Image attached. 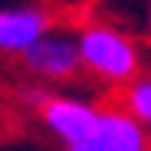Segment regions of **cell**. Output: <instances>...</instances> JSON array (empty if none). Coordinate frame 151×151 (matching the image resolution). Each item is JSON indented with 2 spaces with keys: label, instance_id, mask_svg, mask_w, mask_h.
Segmentation results:
<instances>
[{
  "label": "cell",
  "instance_id": "3",
  "mask_svg": "<svg viewBox=\"0 0 151 151\" xmlns=\"http://www.w3.org/2000/svg\"><path fill=\"white\" fill-rule=\"evenodd\" d=\"M43 125L63 148L69 151H89V141L95 135L99 109L82 99H46L40 105Z\"/></svg>",
  "mask_w": 151,
  "mask_h": 151
},
{
  "label": "cell",
  "instance_id": "7",
  "mask_svg": "<svg viewBox=\"0 0 151 151\" xmlns=\"http://www.w3.org/2000/svg\"><path fill=\"white\" fill-rule=\"evenodd\" d=\"M148 27H151V7H148Z\"/></svg>",
  "mask_w": 151,
  "mask_h": 151
},
{
  "label": "cell",
  "instance_id": "4",
  "mask_svg": "<svg viewBox=\"0 0 151 151\" xmlns=\"http://www.w3.org/2000/svg\"><path fill=\"white\" fill-rule=\"evenodd\" d=\"M148 148L151 135L135 115H128L125 109H99L89 151H148Z\"/></svg>",
  "mask_w": 151,
  "mask_h": 151
},
{
  "label": "cell",
  "instance_id": "1",
  "mask_svg": "<svg viewBox=\"0 0 151 151\" xmlns=\"http://www.w3.org/2000/svg\"><path fill=\"white\" fill-rule=\"evenodd\" d=\"M76 46H79V63L92 76H99L109 86H125L128 79L138 76L141 56L135 40L112 27V23H89L76 33Z\"/></svg>",
  "mask_w": 151,
  "mask_h": 151
},
{
  "label": "cell",
  "instance_id": "6",
  "mask_svg": "<svg viewBox=\"0 0 151 151\" xmlns=\"http://www.w3.org/2000/svg\"><path fill=\"white\" fill-rule=\"evenodd\" d=\"M122 109L128 115H135L145 128H151V79H128Z\"/></svg>",
  "mask_w": 151,
  "mask_h": 151
},
{
  "label": "cell",
  "instance_id": "5",
  "mask_svg": "<svg viewBox=\"0 0 151 151\" xmlns=\"http://www.w3.org/2000/svg\"><path fill=\"white\" fill-rule=\"evenodd\" d=\"M53 20L40 7H13V10H0V53H13L20 56L36 36H43Z\"/></svg>",
  "mask_w": 151,
  "mask_h": 151
},
{
  "label": "cell",
  "instance_id": "2",
  "mask_svg": "<svg viewBox=\"0 0 151 151\" xmlns=\"http://www.w3.org/2000/svg\"><path fill=\"white\" fill-rule=\"evenodd\" d=\"M20 59H23V66H27L33 76L53 79V82H66V79H72V76H79V69H82L76 33L53 30V27L23 49Z\"/></svg>",
  "mask_w": 151,
  "mask_h": 151
}]
</instances>
